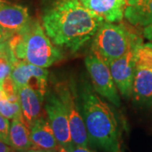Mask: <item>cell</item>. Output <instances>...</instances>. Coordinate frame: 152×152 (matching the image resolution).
<instances>
[{"label":"cell","instance_id":"1","mask_svg":"<svg viewBox=\"0 0 152 152\" xmlns=\"http://www.w3.org/2000/svg\"><path fill=\"white\" fill-rule=\"evenodd\" d=\"M102 22L80 0H57L42 17V25L52 42L72 53L92 38Z\"/></svg>","mask_w":152,"mask_h":152},{"label":"cell","instance_id":"24","mask_svg":"<svg viewBox=\"0 0 152 152\" xmlns=\"http://www.w3.org/2000/svg\"><path fill=\"white\" fill-rule=\"evenodd\" d=\"M69 152H94L91 151L90 149H88V147L83 146H76L73 145L70 149L69 150Z\"/></svg>","mask_w":152,"mask_h":152},{"label":"cell","instance_id":"12","mask_svg":"<svg viewBox=\"0 0 152 152\" xmlns=\"http://www.w3.org/2000/svg\"><path fill=\"white\" fill-rule=\"evenodd\" d=\"M17 89L23 118L31 126L41 117L44 98L31 87L22 86Z\"/></svg>","mask_w":152,"mask_h":152},{"label":"cell","instance_id":"6","mask_svg":"<svg viewBox=\"0 0 152 152\" xmlns=\"http://www.w3.org/2000/svg\"><path fill=\"white\" fill-rule=\"evenodd\" d=\"M85 64L96 92L108 100L115 107H119V95L108 64L93 52L86 58Z\"/></svg>","mask_w":152,"mask_h":152},{"label":"cell","instance_id":"5","mask_svg":"<svg viewBox=\"0 0 152 152\" xmlns=\"http://www.w3.org/2000/svg\"><path fill=\"white\" fill-rule=\"evenodd\" d=\"M55 92L65 107L74 145L87 147L89 139L81 113L78 88L73 81L58 82L56 84Z\"/></svg>","mask_w":152,"mask_h":152},{"label":"cell","instance_id":"11","mask_svg":"<svg viewBox=\"0 0 152 152\" xmlns=\"http://www.w3.org/2000/svg\"><path fill=\"white\" fill-rule=\"evenodd\" d=\"M87 10L104 21L118 23L124 17L128 0H80Z\"/></svg>","mask_w":152,"mask_h":152},{"label":"cell","instance_id":"7","mask_svg":"<svg viewBox=\"0 0 152 152\" xmlns=\"http://www.w3.org/2000/svg\"><path fill=\"white\" fill-rule=\"evenodd\" d=\"M45 110L58 145L69 151L74 145L71 140L69 118L65 107L56 92H47Z\"/></svg>","mask_w":152,"mask_h":152},{"label":"cell","instance_id":"13","mask_svg":"<svg viewBox=\"0 0 152 152\" xmlns=\"http://www.w3.org/2000/svg\"><path fill=\"white\" fill-rule=\"evenodd\" d=\"M31 18L28 9L19 4L0 3V26L13 32L24 28Z\"/></svg>","mask_w":152,"mask_h":152},{"label":"cell","instance_id":"4","mask_svg":"<svg viewBox=\"0 0 152 152\" xmlns=\"http://www.w3.org/2000/svg\"><path fill=\"white\" fill-rule=\"evenodd\" d=\"M141 43V38L124 24L104 21L93 37L91 49L109 64Z\"/></svg>","mask_w":152,"mask_h":152},{"label":"cell","instance_id":"15","mask_svg":"<svg viewBox=\"0 0 152 152\" xmlns=\"http://www.w3.org/2000/svg\"><path fill=\"white\" fill-rule=\"evenodd\" d=\"M124 18L134 26L152 25V0H128Z\"/></svg>","mask_w":152,"mask_h":152},{"label":"cell","instance_id":"16","mask_svg":"<svg viewBox=\"0 0 152 152\" xmlns=\"http://www.w3.org/2000/svg\"><path fill=\"white\" fill-rule=\"evenodd\" d=\"M10 145L15 151H26L32 148L30 126L23 117L12 120L10 128Z\"/></svg>","mask_w":152,"mask_h":152},{"label":"cell","instance_id":"29","mask_svg":"<svg viewBox=\"0 0 152 152\" xmlns=\"http://www.w3.org/2000/svg\"><path fill=\"white\" fill-rule=\"evenodd\" d=\"M2 2H4L3 0H0V3H2Z\"/></svg>","mask_w":152,"mask_h":152},{"label":"cell","instance_id":"10","mask_svg":"<svg viewBox=\"0 0 152 152\" xmlns=\"http://www.w3.org/2000/svg\"><path fill=\"white\" fill-rule=\"evenodd\" d=\"M131 97L136 106L152 109V70L136 65Z\"/></svg>","mask_w":152,"mask_h":152},{"label":"cell","instance_id":"3","mask_svg":"<svg viewBox=\"0 0 152 152\" xmlns=\"http://www.w3.org/2000/svg\"><path fill=\"white\" fill-rule=\"evenodd\" d=\"M8 42L15 59L42 68L47 69L64 58L37 20L31 19L25 27L14 32Z\"/></svg>","mask_w":152,"mask_h":152},{"label":"cell","instance_id":"14","mask_svg":"<svg viewBox=\"0 0 152 152\" xmlns=\"http://www.w3.org/2000/svg\"><path fill=\"white\" fill-rule=\"evenodd\" d=\"M30 129L33 147L44 150L58 149L59 145L48 120L40 117L30 126Z\"/></svg>","mask_w":152,"mask_h":152},{"label":"cell","instance_id":"2","mask_svg":"<svg viewBox=\"0 0 152 152\" xmlns=\"http://www.w3.org/2000/svg\"><path fill=\"white\" fill-rule=\"evenodd\" d=\"M78 94L89 142L105 152H121V131L113 107L98 96L89 82H82Z\"/></svg>","mask_w":152,"mask_h":152},{"label":"cell","instance_id":"18","mask_svg":"<svg viewBox=\"0 0 152 152\" xmlns=\"http://www.w3.org/2000/svg\"><path fill=\"white\" fill-rule=\"evenodd\" d=\"M0 114L6 118L13 120L23 117L20 102H11L6 99L3 95L0 97Z\"/></svg>","mask_w":152,"mask_h":152},{"label":"cell","instance_id":"27","mask_svg":"<svg viewBox=\"0 0 152 152\" xmlns=\"http://www.w3.org/2000/svg\"><path fill=\"white\" fill-rule=\"evenodd\" d=\"M1 95H2V82L0 83V97H1Z\"/></svg>","mask_w":152,"mask_h":152},{"label":"cell","instance_id":"19","mask_svg":"<svg viewBox=\"0 0 152 152\" xmlns=\"http://www.w3.org/2000/svg\"><path fill=\"white\" fill-rule=\"evenodd\" d=\"M136 65L145 67L152 70V42L143 43L136 49Z\"/></svg>","mask_w":152,"mask_h":152},{"label":"cell","instance_id":"21","mask_svg":"<svg viewBox=\"0 0 152 152\" xmlns=\"http://www.w3.org/2000/svg\"><path fill=\"white\" fill-rule=\"evenodd\" d=\"M13 34H14L13 31H7V30H4V29H1L0 30V43L7 42L12 37Z\"/></svg>","mask_w":152,"mask_h":152},{"label":"cell","instance_id":"9","mask_svg":"<svg viewBox=\"0 0 152 152\" xmlns=\"http://www.w3.org/2000/svg\"><path fill=\"white\" fill-rule=\"evenodd\" d=\"M137 48L138 46L133 48L123 57L112 61L108 64L118 91L125 99H129L132 94L136 70Z\"/></svg>","mask_w":152,"mask_h":152},{"label":"cell","instance_id":"25","mask_svg":"<svg viewBox=\"0 0 152 152\" xmlns=\"http://www.w3.org/2000/svg\"><path fill=\"white\" fill-rule=\"evenodd\" d=\"M25 152H58V150H44V149L32 147L27 151H26Z\"/></svg>","mask_w":152,"mask_h":152},{"label":"cell","instance_id":"8","mask_svg":"<svg viewBox=\"0 0 152 152\" xmlns=\"http://www.w3.org/2000/svg\"><path fill=\"white\" fill-rule=\"evenodd\" d=\"M10 75L17 88L31 87L45 98L48 80V71L46 68L33 65L26 61L15 60Z\"/></svg>","mask_w":152,"mask_h":152},{"label":"cell","instance_id":"28","mask_svg":"<svg viewBox=\"0 0 152 152\" xmlns=\"http://www.w3.org/2000/svg\"><path fill=\"white\" fill-rule=\"evenodd\" d=\"M14 152H25V151H15Z\"/></svg>","mask_w":152,"mask_h":152},{"label":"cell","instance_id":"22","mask_svg":"<svg viewBox=\"0 0 152 152\" xmlns=\"http://www.w3.org/2000/svg\"><path fill=\"white\" fill-rule=\"evenodd\" d=\"M143 36H144V37L146 38L147 40H149L150 42H152V25L144 27Z\"/></svg>","mask_w":152,"mask_h":152},{"label":"cell","instance_id":"23","mask_svg":"<svg viewBox=\"0 0 152 152\" xmlns=\"http://www.w3.org/2000/svg\"><path fill=\"white\" fill-rule=\"evenodd\" d=\"M15 150L13 147L6 144L5 142L0 140V152H14Z\"/></svg>","mask_w":152,"mask_h":152},{"label":"cell","instance_id":"17","mask_svg":"<svg viewBox=\"0 0 152 152\" xmlns=\"http://www.w3.org/2000/svg\"><path fill=\"white\" fill-rule=\"evenodd\" d=\"M15 60L8 41L0 43V83L10 75Z\"/></svg>","mask_w":152,"mask_h":152},{"label":"cell","instance_id":"20","mask_svg":"<svg viewBox=\"0 0 152 152\" xmlns=\"http://www.w3.org/2000/svg\"><path fill=\"white\" fill-rule=\"evenodd\" d=\"M10 123L9 119L0 114V140L8 145H10Z\"/></svg>","mask_w":152,"mask_h":152},{"label":"cell","instance_id":"26","mask_svg":"<svg viewBox=\"0 0 152 152\" xmlns=\"http://www.w3.org/2000/svg\"><path fill=\"white\" fill-rule=\"evenodd\" d=\"M58 152H69V151L67 149H65L64 147L60 146L59 145L58 149Z\"/></svg>","mask_w":152,"mask_h":152}]
</instances>
